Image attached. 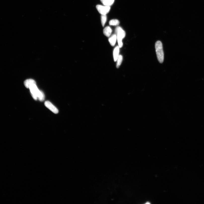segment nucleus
<instances>
[{
    "label": "nucleus",
    "instance_id": "f257e3e1",
    "mask_svg": "<svg viewBox=\"0 0 204 204\" xmlns=\"http://www.w3.org/2000/svg\"><path fill=\"white\" fill-rule=\"evenodd\" d=\"M32 96L34 100H37V99L40 101H43L45 99V96L43 93L38 88L36 84L32 85L29 88Z\"/></svg>",
    "mask_w": 204,
    "mask_h": 204
},
{
    "label": "nucleus",
    "instance_id": "f03ea898",
    "mask_svg": "<svg viewBox=\"0 0 204 204\" xmlns=\"http://www.w3.org/2000/svg\"><path fill=\"white\" fill-rule=\"evenodd\" d=\"M155 48L158 60L160 63H162L164 60V56L163 44L161 41L156 42L155 44Z\"/></svg>",
    "mask_w": 204,
    "mask_h": 204
},
{
    "label": "nucleus",
    "instance_id": "7ed1b4c3",
    "mask_svg": "<svg viewBox=\"0 0 204 204\" xmlns=\"http://www.w3.org/2000/svg\"><path fill=\"white\" fill-rule=\"evenodd\" d=\"M117 35V40L118 41L119 47L122 48L123 46L122 40L126 36L125 32L120 27H118L115 30Z\"/></svg>",
    "mask_w": 204,
    "mask_h": 204
},
{
    "label": "nucleus",
    "instance_id": "20e7f679",
    "mask_svg": "<svg viewBox=\"0 0 204 204\" xmlns=\"http://www.w3.org/2000/svg\"><path fill=\"white\" fill-rule=\"evenodd\" d=\"M96 8L99 12L102 15H106L109 12L110 9V6L106 5H97L96 6Z\"/></svg>",
    "mask_w": 204,
    "mask_h": 204
},
{
    "label": "nucleus",
    "instance_id": "39448f33",
    "mask_svg": "<svg viewBox=\"0 0 204 204\" xmlns=\"http://www.w3.org/2000/svg\"><path fill=\"white\" fill-rule=\"evenodd\" d=\"M45 105L46 107L54 114H57L58 113V109L49 101H46L45 103Z\"/></svg>",
    "mask_w": 204,
    "mask_h": 204
},
{
    "label": "nucleus",
    "instance_id": "423d86ee",
    "mask_svg": "<svg viewBox=\"0 0 204 204\" xmlns=\"http://www.w3.org/2000/svg\"><path fill=\"white\" fill-rule=\"evenodd\" d=\"M34 84H36V83L35 81L32 79L26 80L24 83L25 86L27 88H29L32 85Z\"/></svg>",
    "mask_w": 204,
    "mask_h": 204
},
{
    "label": "nucleus",
    "instance_id": "0eeeda50",
    "mask_svg": "<svg viewBox=\"0 0 204 204\" xmlns=\"http://www.w3.org/2000/svg\"><path fill=\"white\" fill-rule=\"evenodd\" d=\"M120 48L119 46H117L115 48L113 52V56L114 61L115 62L117 61V59L119 55V52H120Z\"/></svg>",
    "mask_w": 204,
    "mask_h": 204
},
{
    "label": "nucleus",
    "instance_id": "6e6552de",
    "mask_svg": "<svg viewBox=\"0 0 204 204\" xmlns=\"http://www.w3.org/2000/svg\"><path fill=\"white\" fill-rule=\"evenodd\" d=\"M117 40V37L116 34H114L109 38V41L110 45L112 46H114L116 44Z\"/></svg>",
    "mask_w": 204,
    "mask_h": 204
},
{
    "label": "nucleus",
    "instance_id": "1a4fd4ad",
    "mask_svg": "<svg viewBox=\"0 0 204 204\" xmlns=\"http://www.w3.org/2000/svg\"><path fill=\"white\" fill-rule=\"evenodd\" d=\"M112 32V29L109 26L105 28L103 30V33L104 35L108 37H110Z\"/></svg>",
    "mask_w": 204,
    "mask_h": 204
},
{
    "label": "nucleus",
    "instance_id": "9d476101",
    "mask_svg": "<svg viewBox=\"0 0 204 204\" xmlns=\"http://www.w3.org/2000/svg\"><path fill=\"white\" fill-rule=\"evenodd\" d=\"M123 60V57L122 55H119L117 59V63L116 64V67L117 68H119L120 67L121 64L122 63Z\"/></svg>",
    "mask_w": 204,
    "mask_h": 204
},
{
    "label": "nucleus",
    "instance_id": "9b49d317",
    "mask_svg": "<svg viewBox=\"0 0 204 204\" xmlns=\"http://www.w3.org/2000/svg\"><path fill=\"white\" fill-rule=\"evenodd\" d=\"M120 22L118 20L113 19L110 20L109 22V24L110 25L116 26L120 24Z\"/></svg>",
    "mask_w": 204,
    "mask_h": 204
},
{
    "label": "nucleus",
    "instance_id": "f8f14e48",
    "mask_svg": "<svg viewBox=\"0 0 204 204\" xmlns=\"http://www.w3.org/2000/svg\"><path fill=\"white\" fill-rule=\"evenodd\" d=\"M107 19V17L106 15H102L101 16V21L102 25L103 27H104L106 22Z\"/></svg>",
    "mask_w": 204,
    "mask_h": 204
},
{
    "label": "nucleus",
    "instance_id": "ddd939ff",
    "mask_svg": "<svg viewBox=\"0 0 204 204\" xmlns=\"http://www.w3.org/2000/svg\"><path fill=\"white\" fill-rule=\"evenodd\" d=\"M115 0H107L102 3L104 5L110 6L114 3Z\"/></svg>",
    "mask_w": 204,
    "mask_h": 204
},
{
    "label": "nucleus",
    "instance_id": "4468645a",
    "mask_svg": "<svg viewBox=\"0 0 204 204\" xmlns=\"http://www.w3.org/2000/svg\"><path fill=\"white\" fill-rule=\"evenodd\" d=\"M106 0H100L101 2H102V3L104 2V1H106Z\"/></svg>",
    "mask_w": 204,
    "mask_h": 204
}]
</instances>
